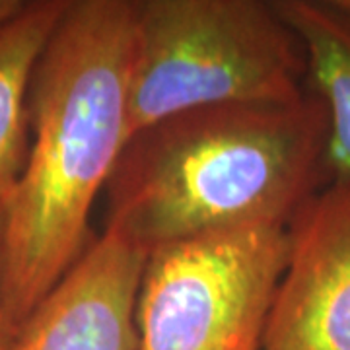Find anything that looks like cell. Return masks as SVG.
I'll return each instance as SVG.
<instances>
[{
  "label": "cell",
  "mask_w": 350,
  "mask_h": 350,
  "mask_svg": "<svg viewBox=\"0 0 350 350\" xmlns=\"http://www.w3.org/2000/svg\"><path fill=\"white\" fill-rule=\"evenodd\" d=\"M135 0H68L29 86V150L4 208L2 298L14 327L92 243L90 214L129 142Z\"/></svg>",
  "instance_id": "cell-1"
},
{
  "label": "cell",
  "mask_w": 350,
  "mask_h": 350,
  "mask_svg": "<svg viewBox=\"0 0 350 350\" xmlns=\"http://www.w3.org/2000/svg\"><path fill=\"white\" fill-rule=\"evenodd\" d=\"M329 119L308 90L282 103H226L129 138L105 185L107 224L150 251L243 226H284L327 183Z\"/></svg>",
  "instance_id": "cell-2"
},
{
  "label": "cell",
  "mask_w": 350,
  "mask_h": 350,
  "mask_svg": "<svg viewBox=\"0 0 350 350\" xmlns=\"http://www.w3.org/2000/svg\"><path fill=\"white\" fill-rule=\"evenodd\" d=\"M306 75L275 0H135L129 138L191 109L298 100Z\"/></svg>",
  "instance_id": "cell-3"
},
{
  "label": "cell",
  "mask_w": 350,
  "mask_h": 350,
  "mask_svg": "<svg viewBox=\"0 0 350 350\" xmlns=\"http://www.w3.org/2000/svg\"><path fill=\"white\" fill-rule=\"evenodd\" d=\"M286 259L284 226H243L150 251L137 350H261Z\"/></svg>",
  "instance_id": "cell-4"
},
{
  "label": "cell",
  "mask_w": 350,
  "mask_h": 350,
  "mask_svg": "<svg viewBox=\"0 0 350 350\" xmlns=\"http://www.w3.org/2000/svg\"><path fill=\"white\" fill-rule=\"evenodd\" d=\"M261 350H350V179L327 183L288 224Z\"/></svg>",
  "instance_id": "cell-5"
},
{
  "label": "cell",
  "mask_w": 350,
  "mask_h": 350,
  "mask_svg": "<svg viewBox=\"0 0 350 350\" xmlns=\"http://www.w3.org/2000/svg\"><path fill=\"white\" fill-rule=\"evenodd\" d=\"M148 253L111 230L18 327L8 350H137V296Z\"/></svg>",
  "instance_id": "cell-6"
},
{
  "label": "cell",
  "mask_w": 350,
  "mask_h": 350,
  "mask_svg": "<svg viewBox=\"0 0 350 350\" xmlns=\"http://www.w3.org/2000/svg\"><path fill=\"white\" fill-rule=\"evenodd\" d=\"M300 39L306 88L329 119L327 181L350 179V0H275Z\"/></svg>",
  "instance_id": "cell-7"
},
{
  "label": "cell",
  "mask_w": 350,
  "mask_h": 350,
  "mask_svg": "<svg viewBox=\"0 0 350 350\" xmlns=\"http://www.w3.org/2000/svg\"><path fill=\"white\" fill-rule=\"evenodd\" d=\"M68 0H31L0 27V195L18 183L29 150V86L39 57L63 18Z\"/></svg>",
  "instance_id": "cell-8"
},
{
  "label": "cell",
  "mask_w": 350,
  "mask_h": 350,
  "mask_svg": "<svg viewBox=\"0 0 350 350\" xmlns=\"http://www.w3.org/2000/svg\"><path fill=\"white\" fill-rule=\"evenodd\" d=\"M6 199L0 195V350H8L16 337V327L8 317L4 298H2V232H4V208H6Z\"/></svg>",
  "instance_id": "cell-9"
},
{
  "label": "cell",
  "mask_w": 350,
  "mask_h": 350,
  "mask_svg": "<svg viewBox=\"0 0 350 350\" xmlns=\"http://www.w3.org/2000/svg\"><path fill=\"white\" fill-rule=\"evenodd\" d=\"M27 6V0H0V27L8 25Z\"/></svg>",
  "instance_id": "cell-10"
}]
</instances>
